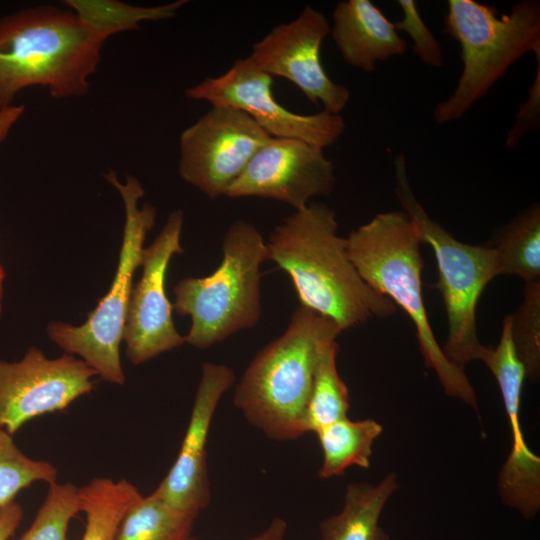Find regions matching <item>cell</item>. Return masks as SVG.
Returning <instances> with one entry per match:
<instances>
[{"mask_svg":"<svg viewBox=\"0 0 540 540\" xmlns=\"http://www.w3.org/2000/svg\"><path fill=\"white\" fill-rule=\"evenodd\" d=\"M338 230L333 209L309 203L274 227L266 247L268 261L287 273L300 305L330 318L343 331L374 317H389L397 306L361 278Z\"/></svg>","mask_w":540,"mask_h":540,"instance_id":"obj_1","label":"cell"},{"mask_svg":"<svg viewBox=\"0 0 540 540\" xmlns=\"http://www.w3.org/2000/svg\"><path fill=\"white\" fill-rule=\"evenodd\" d=\"M341 332L330 318L298 306L283 334L263 347L244 371L235 388V407L271 440L304 435L317 363Z\"/></svg>","mask_w":540,"mask_h":540,"instance_id":"obj_2","label":"cell"},{"mask_svg":"<svg viewBox=\"0 0 540 540\" xmlns=\"http://www.w3.org/2000/svg\"><path fill=\"white\" fill-rule=\"evenodd\" d=\"M105 41L70 9L27 8L0 18V109L29 86L54 98L82 96L89 88Z\"/></svg>","mask_w":540,"mask_h":540,"instance_id":"obj_3","label":"cell"},{"mask_svg":"<svg viewBox=\"0 0 540 540\" xmlns=\"http://www.w3.org/2000/svg\"><path fill=\"white\" fill-rule=\"evenodd\" d=\"M345 239L347 255L361 278L411 319L424 365L434 370L445 393L477 410L476 394L464 369L446 358L428 320L421 241L411 218L404 211L379 213Z\"/></svg>","mask_w":540,"mask_h":540,"instance_id":"obj_4","label":"cell"},{"mask_svg":"<svg viewBox=\"0 0 540 540\" xmlns=\"http://www.w3.org/2000/svg\"><path fill=\"white\" fill-rule=\"evenodd\" d=\"M443 32L461 48L462 71L433 110L442 125L461 119L527 53L540 65V2L520 0L508 13L475 0H449Z\"/></svg>","mask_w":540,"mask_h":540,"instance_id":"obj_5","label":"cell"},{"mask_svg":"<svg viewBox=\"0 0 540 540\" xmlns=\"http://www.w3.org/2000/svg\"><path fill=\"white\" fill-rule=\"evenodd\" d=\"M219 266L204 277L181 279L172 304L191 318L185 343L205 350L260 320L261 266L268 261L266 241L250 222L238 219L222 239Z\"/></svg>","mask_w":540,"mask_h":540,"instance_id":"obj_6","label":"cell"},{"mask_svg":"<svg viewBox=\"0 0 540 540\" xmlns=\"http://www.w3.org/2000/svg\"><path fill=\"white\" fill-rule=\"evenodd\" d=\"M394 171L395 194L421 243L430 245L435 255L439 276L433 287L441 293L448 325L442 351L464 369L471 361H482L489 349L477 335L476 308L485 287L498 276L493 248L462 243L429 217L413 194L402 153L395 157Z\"/></svg>","mask_w":540,"mask_h":540,"instance_id":"obj_7","label":"cell"},{"mask_svg":"<svg viewBox=\"0 0 540 540\" xmlns=\"http://www.w3.org/2000/svg\"><path fill=\"white\" fill-rule=\"evenodd\" d=\"M121 195L125 209V223L119 261L112 284L87 320L79 326L55 321L47 326L48 337L67 354L77 355L103 381L123 385L125 374L120 360V344L133 288V278L142 264L144 241L153 228L155 208L139 200L144 195L140 182L127 176L121 183L110 171L104 175Z\"/></svg>","mask_w":540,"mask_h":540,"instance_id":"obj_8","label":"cell"},{"mask_svg":"<svg viewBox=\"0 0 540 540\" xmlns=\"http://www.w3.org/2000/svg\"><path fill=\"white\" fill-rule=\"evenodd\" d=\"M272 137L238 109L212 105L180 135V177L210 199L225 196Z\"/></svg>","mask_w":540,"mask_h":540,"instance_id":"obj_9","label":"cell"},{"mask_svg":"<svg viewBox=\"0 0 540 540\" xmlns=\"http://www.w3.org/2000/svg\"><path fill=\"white\" fill-rule=\"evenodd\" d=\"M272 85L273 77L246 57L235 60L224 74L188 88L185 94L211 105L243 111L274 138L300 139L325 148L344 133L346 125L341 115L325 110L310 115L294 113L274 98Z\"/></svg>","mask_w":540,"mask_h":540,"instance_id":"obj_10","label":"cell"},{"mask_svg":"<svg viewBox=\"0 0 540 540\" xmlns=\"http://www.w3.org/2000/svg\"><path fill=\"white\" fill-rule=\"evenodd\" d=\"M183 223V211L171 212L154 241L144 247L142 275L132 288L123 333L127 358L134 365L185 343L175 327L165 285L172 257L184 252L180 244Z\"/></svg>","mask_w":540,"mask_h":540,"instance_id":"obj_11","label":"cell"},{"mask_svg":"<svg viewBox=\"0 0 540 540\" xmlns=\"http://www.w3.org/2000/svg\"><path fill=\"white\" fill-rule=\"evenodd\" d=\"M95 376L74 355L50 359L36 347L18 362L0 360V429L13 435L32 418L64 410L94 389Z\"/></svg>","mask_w":540,"mask_h":540,"instance_id":"obj_12","label":"cell"},{"mask_svg":"<svg viewBox=\"0 0 540 540\" xmlns=\"http://www.w3.org/2000/svg\"><path fill=\"white\" fill-rule=\"evenodd\" d=\"M330 34L325 15L307 5L292 21L279 24L252 45L248 58L261 71L296 85L323 110L339 114L350 99L349 89L334 82L321 61V47Z\"/></svg>","mask_w":540,"mask_h":540,"instance_id":"obj_13","label":"cell"},{"mask_svg":"<svg viewBox=\"0 0 540 540\" xmlns=\"http://www.w3.org/2000/svg\"><path fill=\"white\" fill-rule=\"evenodd\" d=\"M335 184V167L323 148L300 139L272 137L251 158L225 196L274 199L300 210L310 199L330 195Z\"/></svg>","mask_w":540,"mask_h":540,"instance_id":"obj_14","label":"cell"},{"mask_svg":"<svg viewBox=\"0 0 540 540\" xmlns=\"http://www.w3.org/2000/svg\"><path fill=\"white\" fill-rule=\"evenodd\" d=\"M235 374L225 364L203 363L189 423L169 472L154 490L173 508L199 514L210 503L207 441L217 406L233 385Z\"/></svg>","mask_w":540,"mask_h":540,"instance_id":"obj_15","label":"cell"},{"mask_svg":"<svg viewBox=\"0 0 540 540\" xmlns=\"http://www.w3.org/2000/svg\"><path fill=\"white\" fill-rule=\"evenodd\" d=\"M482 361L498 383L512 435L511 451L499 474V492L505 505L530 520L540 510V458L529 449L521 428L519 414L526 372L512 343L510 315L503 320L499 343L489 347Z\"/></svg>","mask_w":540,"mask_h":540,"instance_id":"obj_16","label":"cell"},{"mask_svg":"<svg viewBox=\"0 0 540 540\" xmlns=\"http://www.w3.org/2000/svg\"><path fill=\"white\" fill-rule=\"evenodd\" d=\"M330 34L343 60L370 73L378 62L401 56L407 49L394 22L370 0H343L332 14Z\"/></svg>","mask_w":540,"mask_h":540,"instance_id":"obj_17","label":"cell"},{"mask_svg":"<svg viewBox=\"0 0 540 540\" xmlns=\"http://www.w3.org/2000/svg\"><path fill=\"white\" fill-rule=\"evenodd\" d=\"M397 488V476L393 472L375 485L366 482L347 485L341 511L319 524L320 540H390L379 519Z\"/></svg>","mask_w":540,"mask_h":540,"instance_id":"obj_18","label":"cell"},{"mask_svg":"<svg viewBox=\"0 0 540 540\" xmlns=\"http://www.w3.org/2000/svg\"><path fill=\"white\" fill-rule=\"evenodd\" d=\"M383 427L374 419L338 420L317 431L323 460L318 477L330 479L341 476L351 466L370 467L372 446L382 434Z\"/></svg>","mask_w":540,"mask_h":540,"instance_id":"obj_19","label":"cell"},{"mask_svg":"<svg viewBox=\"0 0 540 540\" xmlns=\"http://www.w3.org/2000/svg\"><path fill=\"white\" fill-rule=\"evenodd\" d=\"M497 275H514L526 283L540 281V205L516 215L494 238Z\"/></svg>","mask_w":540,"mask_h":540,"instance_id":"obj_20","label":"cell"},{"mask_svg":"<svg viewBox=\"0 0 540 540\" xmlns=\"http://www.w3.org/2000/svg\"><path fill=\"white\" fill-rule=\"evenodd\" d=\"M81 512L86 524L81 540H115L119 524L129 507L142 495L126 479L94 478L79 487Z\"/></svg>","mask_w":540,"mask_h":540,"instance_id":"obj_21","label":"cell"},{"mask_svg":"<svg viewBox=\"0 0 540 540\" xmlns=\"http://www.w3.org/2000/svg\"><path fill=\"white\" fill-rule=\"evenodd\" d=\"M197 516L173 508L153 491L129 507L115 540H186Z\"/></svg>","mask_w":540,"mask_h":540,"instance_id":"obj_22","label":"cell"},{"mask_svg":"<svg viewBox=\"0 0 540 540\" xmlns=\"http://www.w3.org/2000/svg\"><path fill=\"white\" fill-rule=\"evenodd\" d=\"M64 3L91 33L106 41L115 33L139 29L141 22L171 18L187 1L152 7L114 0H67Z\"/></svg>","mask_w":540,"mask_h":540,"instance_id":"obj_23","label":"cell"},{"mask_svg":"<svg viewBox=\"0 0 540 540\" xmlns=\"http://www.w3.org/2000/svg\"><path fill=\"white\" fill-rule=\"evenodd\" d=\"M338 350L337 342H332L323 350L317 363L305 410L306 433H316L347 417L349 392L338 372Z\"/></svg>","mask_w":540,"mask_h":540,"instance_id":"obj_24","label":"cell"},{"mask_svg":"<svg viewBox=\"0 0 540 540\" xmlns=\"http://www.w3.org/2000/svg\"><path fill=\"white\" fill-rule=\"evenodd\" d=\"M57 469L48 462L25 455L12 435L0 429V508L14 501L16 495L34 482H56Z\"/></svg>","mask_w":540,"mask_h":540,"instance_id":"obj_25","label":"cell"},{"mask_svg":"<svg viewBox=\"0 0 540 540\" xmlns=\"http://www.w3.org/2000/svg\"><path fill=\"white\" fill-rule=\"evenodd\" d=\"M510 334L526 379L537 381L540 375V281L526 283L523 301L510 315Z\"/></svg>","mask_w":540,"mask_h":540,"instance_id":"obj_26","label":"cell"},{"mask_svg":"<svg viewBox=\"0 0 540 540\" xmlns=\"http://www.w3.org/2000/svg\"><path fill=\"white\" fill-rule=\"evenodd\" d=\"M81 512L79 487L57 482L49 485L44 502L31 526L18 540H69L71 519Z\"/></svg>","mask_w":540,"mask_h":540,"instance_id":"obj_27","label":"cell"},{"mask_svg":"<svg viewBox=\"0 0 540 540\" xmlns=\"http://www.w3.org/2000/svg\"><path fill=\"white\" fill-rule=\"evenodd\" d=\"M396 3L403 12V17L394 22L396 30L408 34L414 54L424 64L441 68L444 64L441 44L420 16L417 3L413 0H398Z\"/></svg>","mask_w":540,"mask_h":540,"instance_id":"obj_28","label":"cell"},{"mask_svg":"<svg viewBox=\"0 0 540 540\" xmlns=\"http://www.w3.org/2000/svg\"><path fill=\"white\" fill-rule=\"evenodd\" d=\"M540 119V65H537V73L528 98L520 104L516 121L508 131L506 145L516 147L522 138L531 130L538 129Z\"/></svg>","mask_w":540,"mask_h":540,"instance_id":"obj_29","label":"cell"},{"mask_svg":"<svg viewBox=\"0 0 540 540\" xmlns=\"http://www.w3.org/2000/svg\"><path fill=\"white\" fill-rule=\"evenodd\" d=\"M23 518L21 505L12 501L0 508V540H9Z\"/></svg>","mask_w":540,"mask_h":540,"instance_id":"obj_30","label":"cell"},{"mask_svg":"<svg viewBox=\"0 0 540 540\" xmlns=\"http://www.w3.org/2000/svg\"><path fill=\"white\" fill-rule=\"evenodd\" d=\"M24 112L23 105H11L0 109V142L4 141L12 126Z\"/></svg>","mask_w":540,"mask_h":540,"instance_id":"obj_31","label":"cell"},{"mask_svg":"<svg viewBox=\"0 0 540 540\" xmlns=\"http://www.w3.org/2000/svg\"><path fill=\"white\" fill-rule=\"evenodd\" d=\"M286 532L287 522L280 517H276L263 532L248 540H284Z\"/></svg>","mask_w":540,"mask_h":540,"instance_id":"obj_32","label":"cell"},{"mask_svg":"<svg viewBox=\"0 0 540 540\" xmlns=\"http://www.w3.org/2000/svg\"><path fill=\"white\" fill-rule=\"evenodd\" d=\"M4 279H5V272H4V269L3 267L1 266L0 264V315H1V310H2V293H3V282H4Z\"/></svg>","mask_w":540,"mask_h":540,"instance_id":"obj_33","label":"cell"},{"mask_svg":"<svg viewBox=\"0 0 540 540\" xmlns=\"http://www.w3.org/2000/svg\"><path fill=\"white\" fill-rule=\"evenodd\" d=\"M186 540H197L195 538H193L192 536H190L189 538H187Z\"/></svg>","mask_w":540,"mask_h":540,"instance_id":"obj_34","label":"cell"}]
</instances>
